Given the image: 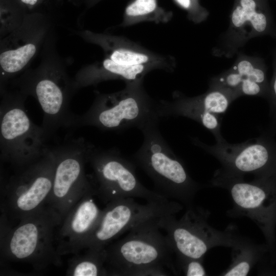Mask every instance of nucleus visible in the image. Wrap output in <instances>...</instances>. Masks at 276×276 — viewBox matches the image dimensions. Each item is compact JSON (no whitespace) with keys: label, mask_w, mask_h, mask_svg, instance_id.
Instances as JSON below:
<instances>
[{"label":"nucleus","mask_w":276,"mask_h":276,"mask_svg":"<svg viewBox=\"0 0 276 276\" xmlns=\"http://www.w3.org/2000/svg\"><path fill=\"white\" fill-rule=\"evenodd\" d=\"M56 35L45 44L39 64L28 68L12 84L16 89L35 98L43 113L41 126L49 138L60 127L75 126L77 115L70 110L69 103L76 92L73 78L56 50Z\"/></svg>","instance_id":"nucleus-1"},{"label":"nucleus","mask_w":276,"mask_h":276,"mask_svg":"<svg viewBox=\"0 0 276 276\" xmlns=\"http://www.w3.org/2000/svg\"><path fill=\"white\" fill-rule=\"evenodd\" d=\"M145 221L105 247L108 275L165 276L178 274L175 255L158 219Z\"/></svg>","instance_id":"nucleus-2"},{"label":"nucleus","mask_w":276,"mask_h":276,"mask_svg":"<svg viewBox=\"0 0 276 276\" xmlns=\"http://www.w3.org/2000/svg\"><path fill=\"white\" fill-rule=\"evenodd\" d=\"M60 216L45 205L20 220L15 226L1 221V255L5 260L30 263L36 270L61 264L55 234Z\"/></svg>","instance_id":"nucleus-3"},{"label":"nucleus","mask_w":276,"mask_h":276,"mask_svg":"<svg viewBox=\"0 0 276 276\" xmlns=\"http://www.w3.org/2000/svg\"><path fill=\"white\" fill-rule=\"evenodd\" d=\"M158 122L153 120L140 130L143 142L132 155L133 162L150 177L159 194L188 207L193 205L200 186L163 138Z\"/></svg>","instance_id":"nucleus-4"},{"label":"nucleus","mask_w":276,"mask_h":276,"mask_svg":"<svg viewBox=\"0 0 276 276\" xmlns=\"http://www.w3.org/2000/svg\"><path fill=\"white\" fill-rule=\"evenodd\" d=\"M1 159L15 170L35 162L45 153L49 138L42 127L34 124L25 107L28 96L16 89H1Z\"/></svg>","instance_id":"nucleus-5"},{"label":"nucleus","mask_w":276,"mask_h":276,"mask_svg":"<svg viewBox=\"0 0 276 276\" xmlns=\"http://www.w3.org/2000/svg\"><path fill=\"white\" fill-rule=\"evenodd\" d=\"M143 82L126 83L124 89L112 93H97L88 110L77 116L74 127L90 126L120 132L133 127L141 130L148 123L159 119L157 101L147 94Z\"/></svg>","instance_id":"nucleus-6"},{"label":"nucleus","mask_w":276,"mask_h":276,"mask_svg":"<svg viewBox=\"0 0 276 276\" xmlns=\"http://www.w3.org/2000/svg\"><path fill=\"white\" fill-rule=\"evenodd\" d=\"M211 183L229 193L234 206L229 215L246 217L259 227L273 257L276 253V171L246 181L243 176L219 169Z\"/></svg>","instance_id":"nucleus-7"},{"label":"nucleus","mask_w":276,"mask_h":276,"mask_svg":"<svg viewBox=\"0 0 276 276\" xmlns=\"http://www.w3.org/2000/svg\"><path fill=\"white\" fill-rule=\"evenodd\" d=\"M55 157L48 148L37 160L16 170L1 188V221L13 225L46 205L54 180Z\"/></svg>","instance_id":"nucleus-8"},{"label":"nucleus","mask_w":276,"mask_h":276,"mask_svg":"<svg viewBox=\"0 0 276 276\" xmlns=\"http://www.w3.org/2000/svg\"><path fill=\"white\" fill-rule=\"evenodd\" d=\"M210 212L193 205L182 216L160 217L158 223L166 233L176 258L203 259L205 254L218 246L232 247L241 238L233 226L224 231L216 229L209 222Z\"/></svg>","instance_id":"nucleus-9"},{"label":"nucleus","mask_w":276,"mask_h":276,"mask_svg":"<svg viewBox=\"0 0 276 276\" xmlns=\"http://www.w3.org/2000/svg\"><path fill=\"white\" fill-rule=\"evenodd\" d=\"M94 174L96 195L107 204L127 198H141L147 202H165L168 198L145 187L135 173L134 162L116 148L102 149L94 146L87 156Z\"/></svg>","instance_id":"nucleus-10"},{"label":"nucleus","mask_w":276,"mask_h":276,"mask_svg":"<svg viewBox=\"0 0 276 276\" xmlns=\"http://www.w3.org/2000/svg\"><path fill=\"white\" fill-rule=\"evenodd\" d=\"M92 146L83 139L79 138L53 148L54 176L46 205L56 212L62 221L84 194L95 191L85 170L88 154Z\"/></svg>","instance_id":"nucleus-11"},{"label":"nucleus","mask_w":276,"mask_h":276,"mask_svg":"<svg viewBox=\"0 0 276 276\" xmlns=\"http://www.w3.org/2000/svg\"><path fill=\"white\" fill-rule=\"evenodd\" d=\"M183 209L175 200L141 204L134 198L121 199L106 204L95 227L83 245V249L101 250L127 231L148 220L174 215Z\"/></svg>","instance_id":"nucleus-12"},{"label":"nucleus","mask_w":276,"mask_h":276,"mask_svg":"<svg viewBox=\"0 0 276 276\" xmlns=\"http://www.w3.org/2000/svg\"><path fill=\"white\" fill-rule=\"evenodd\" d=\"M54 22L40 13L27 14L21 25L1 39V89L8 81L28 68L55 35Z\"/></svg>","instance_id":"nucleus-13"},{"label":"nucleus","mask_w":276,"mask_h":276,"mask_svg":"<svg viewBox=\"0 0 276 276\" xmlns=\"http://www.w3.org/2000/svg\"><path fill=\"white\" fill-rule=\"evenodd\" d=\"M196 146L210 153L221 164L222 170L244 177L247 174L260 176L276 171V142L269 135L239 144L225 139L208 145L198 138L192 139Z\"/></svg>","instance_id":"nucleus-14"},{"label":"nucleus","mask_w":276,"mask_h":276,"mask_svg":"<svg viewBox=\"0 0 276 276\" xmlns=\"http://www.w3.org/2000/svg\"><path fill=\"white\" fill-rule=\"evenodd\" d=\"M239 96L232 89L217 87L194 97L175 92L172 101H157V114L159 118L181 116L194 120L209 130L216 142L220 141L224 139L218 115L225 113L231 103Z\"/></svg>","instance_id":"nucleus-15"},{"label":"nucleus","mask_w":276,"mask_h":276,"mask_svg":"<svg viewBox=\"0 0 276 276\" xmlns=\"http://www.w3.org/2000/svg\"><path fill=\"white\" fill-rule=\"evenodd\" d=\"M79 35L86 41L100 47L104 57L115 63L126 65H152L166 72H172L174 68V60L170 56L150 51L125 37L90 30L79 32Z\"/></svg>","instance_id":"nucleus-16"},{"label":"nucleus","mask_w":276,"mask_h":276,"mask_svg":"<svg viewBox=\"0 0 276 276\" xmlns=\"http://www.w3.org/2000/svg\"><path fill=\"white\" fill-rule=\"evenodd\" d=\"M95 191L84 194L73 206L58 227L55 245L58 255H76L97 224L102 213L93 196Z\"/></svg>","instance_id":"nucleus-17"},{"label":"nucleus","mask_w":276,"mask_h":276,"mask_svg":"<svg viewBox=\"0 0 276 276\" xmlns=\"http://www.w3.org/2000/svg\"><path fill=\"white\" fill-rule=\"evenodd\" d=\"M156 69V66L149 64H120L104 57L99 61L81 67L73 78L74 86L77 90L110 80H121L125 83L141 81L147 73Z\"/></svg>","instance_id":"nucleus-18"},{"label":"nucleus","mask_w":276,"mask_h":276,"mask_svg":"<svg viewBox=\"0 0 276 276\" xmlns=\"http://www.w3.org/2000/svg\"><path fill=\"white\" fill-rule=\"evenodd\" d=\"M212 87L232 89L240 96H261L267 97L269 89L265 64L242 60L233 68L215 80Z\"/></svg>","instance_id":"nucleus-19"},{"label":"nucleus","mask_w":276,"mask_h":276,"mask_svg":"<svg viewBox=\"0 0 276 276\" xmlns=\"http://www.w3.org/2000/svg\"><path fill=\"white\" fill-rule=\"evenodd\" d=\"M232 248V261L221 275L246 276L252 267L269 251L267 245H258L241 237Z\"/></svg>","instance_id":"nucleus-20"},{"label":"nucleus","mask_w":276,"mask_h":276,"mask_svg":"<svg viewBox=\"0 0 276 276\" xmlns=\"http://www.w3.org/2000/svg\"><path fill=\"white\" fill-rule=\"evenodd\" d=\"M232 23L237 28H243L249 26L258 34H276L273 22L263 12H258L254 0H241L240 5L234 10Z\"/></svg>","instance_id":"nucleus-21"},{"label":"nucleus","mask_w":276,"mask_h":276,"mask_svg":"<svg viewBox=\"0 0 276 276\" xmlns=\"http://www.w3.org/2000/svg\"><path fill=\"white\" fill-rule=\"evenodd\" d=\"M74 255L68 262L66 275L71 276L108 275L105 267V248L87 249L84 254Z\"/></svg>","instance_id":"nucleus-22"},{"label":"nucleus","mask_w":276,"mask_h":276,"mask_svg":"<svg viewBox=\"0 0 276 276\" xmlns=\"http://www.w3.org/2000/svg\"><path fill=\"white\" fill-rule=\"evenodd\" d=\"M157 8L156 0H134L126 7L120 26L126 27L144 21L167 22L168 18L155 13Z\"/></svg>","instance_id":"nucleus-23"},{"label":"nucleus","mask_w":276,"mask_h":276,"mask_svg":"<svg viewBox=\"0 0 276 276\" xmlns=\"http://www.w3.org/2000/svg\"><path fill=\"white\" fill-rule=\"evenodd\" d=\"M203 259L176 258L175 263L179 273L182 271L187 276H205L206 272L202 263Z\"/></svg>","instance_id":"nucleus-24"},{"label":"nucleus","mask_w":276,"mask_h":276,"mask_svg":"<svg viewBox=\"0 0 276 276\" xmlns=\"http://www.w3.org/2000/svg\"><path fill=\"white\" fill-rule=\"evenodd\" d=\"M273 75L270 83L267 97L269 99L271 113L276 119V57Z\"/></svg>","instance_id":"nucleus-25"},{"label":"nucleus","mask_w":276,"mask_h":276,"mask_svg":"<svg viewBox=\"0 0 276 276\" xmlns=\"http://www.w3.org/2000/svg\"><path fill=\"white\" fill-rule=\"evenodd\" d=\"M41 0H19V1L27 7L31 9L36 6Z\"/></svg>","instance_id":"nucleus-26"},{"label":"nucleus","mask_w":276,"mask_h":276,"mask_svg":"<svg viewBox=\"0 0 276 276\" xmlns=\"http://www.w3.org/2000/svg\"><path fill=\"white\" fill-rule=\"evenodd\" d=\"M176 1L185 8H189L190 5V0H176Z\"/></svg>","instance_id":"nucleus-27"}]
</instances>
